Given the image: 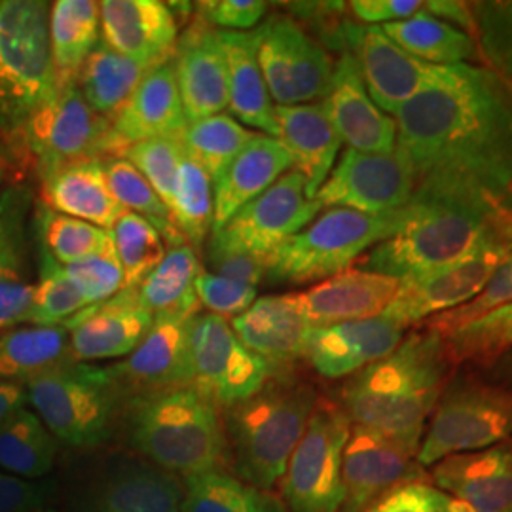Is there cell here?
Wrapping results in <instances>:
<instances>
[{
  "label": "cell",
  "instance_id": "cell-1",
  "mask_svg": "<svg viewBox=\"0 0 512 512\" xmlns=\"http://www.w3.org/2000/svg\"><path fill=\"white\" fill-rule=\"evenodd\" d=\"M395 152L418 200L459 203L512 224V88L471 63L433 65L393 116Z\"/></svg>",
  "mask_w": 512,
  "mask_h": 512
},
{
  "label": "cell",
  "instance_id": "cell-2",
  "mask_svg": "<svg viewBox=\"0 0 512 512\" xmlns=\"http://www.w3.org/2000/svg\"><path fill=\"white\" fill-rule=\"evenodd\" d=\"M450 366L439 332L414 330L387 357L349 378L340 408L351 425L378 431L418 456L427 421L450 380Z\"/></svg>",
  "mask_w": 512,
  "mask_h": 512
},
{
  "label": "cell",
  "instance_id": "cell-3",
  "mask_svg": "<svg viewBox=\"0 0 512 512\" xmlns=\"http://www.w3.org/2000/svg\"><path fill=\"white\" fill-rule=\"evenodd\" d=\"M490 239H512V224L459 203L412 198L397 234L361 260V270L410 281L444 268Z\"/></svg>",
  "mask_w": 512,
  "mask_h": 512
},
{
  "label": "cell",
  "instance_id": "cell-4",
  "mask_svg": "<svg viewBox=\"0 0 512 512\" xmlns=\"http://www.w3.org/2000/svg\"><path fill=\"white\" fill-rule=\"evenodd\" d=\"M128 439L139 456L184 478L219 471L230 456L215 404L192 387L139 397L129 412Z\"/></svg>",
  "mask_w": 512,
  "mask_h": 512
},
{
  "label": "cell",
  "instance_id": "cell-5",
  "mask_svg": "<svg viewBox=\"0 0 512 512\" xmlns=\"http://www.w3.org/2000/svg\"><path fill=\"white\" fill-rule=\"evenodd\" d=\"M317 403L313 385L283 376L270 378L253 397L232 406L226 439L243 482L264 492L274 488Z\"/></svg>",
  "mask_w": 512,
  "mask_h": 512
},
{
  "label": "cell",
  "instance_id": "cell-6",
  "mask_svg": "<svg viewBox=\"0 0 512 512\" xmlns=\"http://www.w3.org/2000/svg\"><path fill=\"white\" fill-rule=\"evenodd\" d=\"M50 2L0 0V139L21 143L29 122L57 92Z\"/></svg>",
  "mask_w": 512,
  "mask_h": 512
},
{
  "label": "cell",
  "instance_id": "cell-7",
  "mask_svg": "<svg viewBox=\"0 0 512 512\" xmlns=\"http://www.w3.org/2000/svg\"><path fill=\"white\" fill-rule=\"evenodd\" d=\"M408 205L385 215H366L353 209L332 207L319 219L287 239L266 260V279L275 285H308L325 281L399 232Z\"/></svg>",
  "mask_w": 512,
  "mask_h": 512
},
{
  "label": "cell",
  "instance_id": "cell-8",
  "mask_svg": "<svg viewBox=\"0 0 512 512\" xmlns=\"http://www.w3.org/2000/svg\"><path fill=\"white\" fill-rule=\"evenodd\" d=\"M512 437V391L475 374L448 380L427 421L418 463L435 465L456 454H469Z\"/></svg>",
  "mask_w": 512,
  "mask_h": 512
},
{
  "label": "cell",
  "instance_id": "cell-9",
  "mask_svg": "<svg viewBox=\"0 0 512 512\" xmlns=\"http://www.w3.org/2000/svg\"><path fill=\"white\" fill-rule=\"evenodd\" d=\"M116 385L109 368L67 363L27 382V399L55 440L92 448L110 437Z\"/></svg>",
  "mask_w": 512,
  "mask_h": 512
},
{
  "label": "cell",
  "instance_id": "cell-10",
  "mask_svg": "<svg viewBox=\"0 0 512 512\" xmlns=\"http://www.w3.org/2000/svg\"><path fill=\"white\" fill-rule=\"evenodd\" d=\"M23 148L40 181L65 167L118 154L109 120L93 112L76 82L57 88L54 97L33 116Z\"/></svg>",
  "mask_w": 512,
  "mask_h": 512
},
{
  "label": "cell",
  "instance_id": "cell-11",
  "mask_svg": "<svg viewBox=\"0 0 512 512\" xmlns=\"http://www.w3.org/2000/svg\"><path fill=\"white\" fill-rule=\"evenodd\" d=\"M349 433L351 421L340 404L319 401L283 476L289 512L342 511V461Z\"/></svg>",
  "mask_w": 512,
  "mask_h": 512
},
{
  "label": "cell",
  "instance_id": "cell-12",
  "mask_svg": "<svg viewBox=\"0 0 512 512\" xmlns=\"http://www.w3.org/2000/svg\"><path fill=\"white\" fill-rule=\"evenodd\" d=\"M190 384L211 404L236 406L258 393L275 365L245 348L219 315L198 313L188 325Z\"/></svg>",
  "mask_w": 512,
  "mask_h": 512
},
{
  "label": "cell",
  "instance_id": "cell-13",
  "mask_svg": "<svg viewBox=\"0 0 512 512\" xmlns=\"http://www.w3.org/2000/svg\"><path fill=\"white\" fill-rule=\"evenodd\" d=\"M251 37L272 101L279 107L325 101L334 63L296 19L275 14L260 23Z\"/></svg>",
  "mask_w": 512,
  "mask_h": 512
},
{
  "label": "cell",
  "instance_id": "cell-14",
  "mask_svg": "<svg viewBox=\"0 0 512 512\" xmlns=\"http://www.w3.org/2000/svg\"><path fill=\"white\" fill-rule=\"evenodd\" d=\"M512 256V239H490L456 262L431 274L401 281V289L382 313L408 329L439 313L471 302L495 270Z\"/></svg>",
  "mask_w": 512,
  "mask_h": 512
},
{
  "label": "cell",
  "instance_id": "cell-15",
  "mask_svg": "<svg viewBox=\"0 0 512 512\" xmlns=\"http://www.w3.org/2000/svg\"><path fill=\"white\" fill-rule=\"evenodd\" d=\"M323 207L306 196L304 177L291 169L253 202L243 205L211 243L268 260L287 239L304 230Z\"/></svg>",
  "mask_w": 512,
  "mask_h": 512
},
{
  "label": "cell",
  "instance_id": "cell-16",
  "mask_svg": "<svg viewBox=\"0 0 512 512\" xmlns=\"http://www.w3.org/2000/svg\"><path fill=\"white\" fill-rule=\"evenodd\" d=\"M414 188V179L397 152L368 154L348 148L313 200L329 209L385 215L404 209Z\"/></svg>",
  "mask_w": 512,
  "mask_h": 512
},
{
  "label": "cell",
  "instance_id": "cell-17",
  "mask_svg": "<svg viewBox=\"0 0 512 512\" xmlns=\"http://www.w3.org/2000/svg\"><path fill=\"white\" fill-rule=\"evenodd\" d=\"M177 476L137 456H114L78 495V512H183Z\"/></svg>",
  "mask_w": 512,
  "mask_h": 512
},
{
  "label": "cell",
  "instance_id": "cell-18",
  "mask_svg": "<svg viewBox=\"0 0 512 512\" xmlns=\"http://www.w3.org/2000/svg\"><path fill=\"white\" fill-rule=\"evenodd\" d=\"M344 505L340 512H366L393 490L425 482L414 454L382 433L351 425L342 461Z\"/></svg>",
  "mask_w": 512,
  "mask_h": 512
},
{
  "label": "cell",
  "instance_id": "cell-19",
  "mask_svg": "<svg viewBox=\"0 0 512 512\" xmlns=\"http://www.w3.org/2000/svg\"><path fill=\"white\" fill-rule=\"evenodd\" d=\"M348 50L359 65L374 105L393 116L425 86L433 67L401 50L385 35L382 25L353 21L348 29Z\"/></svg>",
  "mask_w": 512,
  "mask_h": 512
},
{
  "label": "cell",
  "instance_id": "cell-20",
  "mask_svg": "<svg viewBox=\"0 0 512 512\" xmlns=\"http://www.w3.org/2000/svg\"><path fill=\"white\" fill-rule=\"evenodd\" d=\"M154 323L135 289L120 291L107 302L80 311L63 323L71 338L73 363L129 357L141 346Z\"/></svg>",
  "mask_w": 512,
  "mask_h": 512
},
{
  "label": "cell",
  "instance_id": "cell-21",
  "mask_svg": "<svg viewBox=\"0 0 512 512\" xmlns=\"http://www.w3.org/2000/svg\"><path fill=\"white\" fill-rule=\"evenodd\" d=\"M173 65L188 124L228 109V67L215 27L196 19L177 40Z\"/></svg>",
  "mask_w": 512,
  "mask_h": 512
},
{
  "label": "cell",
  "instance_id": "cell-22",
  "mask_svg": "<svg viewBox=\"0 0 512 512\" xmlns=\"http://www.w3.org/2000/svg\"><path fill=\"white\" fill-rule=\"evenodd\" d=\"M340 139L353 150L391 154L397 145L395 118L374 105L355 57L346 52L334 63L330 90L323 101Z\"/></svg>",
  "mask_w": 512,
  "mask_h": 512
},
{
  "label": "cell",
  "instance_id": "cell-23",
  "mask_svg": "<svg viewBox=\"0 0 512 512\" xmlns=\"http://www.w3.org/2000/svg\"><path fill=\"white\" fill-rule=\"evenodd\" d=\"M401 289V281L387 275L348 268L308 291L294 294L311 329L382 315Z\"/></svg>",
  "mask_w": 512,
  "mask_h": 512
},
{
  "label": "cell",
  "instance_id": "cell-24",
  "mask_svg": "<svg viewBox=\"0 0 512 512\" xmlns=\"http://www.w3.org/2000/svg\"><path fill=\"white\" fill-rule=\"evenodd\" d=\"M404 329L385 315L311 330L306 359L327 380L353 376L403 342Z\"/></svg>",
  "mask_w": 512,
  "mask_h": 512
},
{
  "label": "cell",
  "instance_id": "cell-25",
  "mask_svg": "<svg viewBox=\"0 0 512 512\" xmlns=\"http://www.w3.org/2000/svg\"><path fill=\"white\" fill-rule=\"evenodd\" d=\"M101 6V40L120 55L147 69L173 57L179 25L171 8L158 0H105Z\"/></svg>",
  "mask_w": 512,
  "mask_h": 512
},
{
  "label": "cell",
  "instance_id": "cell-26",
  "mask_svg": "<svg viewBox=\"0 0 512 512\" xmlns=\"http://www.w3.org/2000/svg\"><path fill=\"white\" fill-rule=\"evenodd\" d=\"M435 488L475 512H512V437L435 463Z\"/></svg>",
  "mask_w": 512,
  "mask_h": 512
},
{
  "label": "cell",
  "instance_id": "cell-27",
  "mask_svg": "<svg viewBox=\"0 0 512 512\" xmlns=\"http://www.w3.org/2000/svg\"><path fill=\"white\" fill-rule=\"evenodd\" d=\"M120 156L129 145L154 137H177L188 122L175 78L173 57L150 67L128 105L110 124Z\"/></svg>",
  "mask_w": 512,
  "mask_h": 512
},
{
  "label": "cell",
  "instance_id": "cell-28",
  "mask_svg": "<svg viewBox=\"0 0 512 512\" xmlns=\"http://www.w3.org/2000/svg\"><path fill=\"white\" fill-rule=\"evenodd\" d=\"M194 319V317H192ZM183 315H158L141 346L126 361L109 368L120 384L164 389L190 387V321Z\"/></svg>",
  "mask_w": 512,
  "mask_h": 512
},
{
  "label": "cell",
  "instance_id": "cell-29",
  "mask_svg": "<svg viewBox=\"0 0 512 512\" xmlns=\"http://www.w3.org/2000/svg\"><path fill=\"white\" fill-rule=\"evenodd\" d=\"M277 139L287 148L306 181V196L313 200L338 158L342 139L330 122L323 101L293 107H274Z\"/></svg>",
  "mask_w": 512,
  "mask_h": 512
},
{
  "label": "cell",
  "instance_id": "cell-30",
  "mask_svg": "<svg viewBox=\"0 0 512 512\" xmlns=\"http://www.w3.org/2000/svg\"><path fill=\"white\" fill-rule=\"evenodd\" d=\"M241 344L272 365L306 357L311 327L294 294L256 298L255 304L232 319Z\"/></svg>",
  "mask_w": 512,
  "mask_h": 512
},
{
  "label": "cell",
  "instance_id": "cell-31",
  "mask_svg": "<svg viewBox=\"0 0 512 512\" xmlns=\"http://www.w3.org/2000/svg\"><path fill=\"white\" fill-rule=\"evenodd\" d=\"M293 169V160L279 139L256 133L251 143L228 165L215 190L213 234L232 219L243 205L253 202Z\"/></svg>",
  "mask_w": 512,
  "mask_h": 512
},
{
  "label": "cell",
  "instance_id": "cell-32",
  "mask_svg": "<svg viewBox=\"0 0 512 512\" xmlns=\"http://www.w3.org/2000/svg\"><path fill=\"white\" fill-rule=\"evenodd\" d=\"M42 205L55 213L110 230L126 211L110 192L103 160L65 167L40 181Z\"/></svg>",
  "mask_w": 512,
  "mask_h": 512
},
{
  "label": "cell",
  "instance_id": "cell-33",
  "mask_svg": "<svg viewBox=\"0 0 512 512\" xmlns=\"http://www.w3.org/2000/svg\"><path fill=\"white\" fill-rule=\"evenodd\" d=\"M228 67V109L239 124L260 129L277 139L274 103L256 61L251 33L219 31Z\"/></svg>",
  "mask_w": 512,
  "mask_h": 512
},
{
  "label": "cell",
  "instance_id": "cell-34",
  "mask_svg": "<svg viewBox=\"0 0 512 512\" xmlns=\"http://www.w3.org/2000/svg\"><path fill=\"white\" fill-rule=\"evenodd\" d=\"M73 363L63 325H19L0 330V380L27 384L40 374Z\"/></svg>",
  "mask_w": 512,
  "mask_h": 512
},
{
  "label": "cell",
  "instance_id": "cell-35",
  "mask_svg": "<svg viewBox=\"0 0 512 512\" xmlns=\"http://www.w3.org/2000/svg\"><path fill=\"white\" fill-rule=\"evenodd\" d=\"M101 6L95 0H55L50 4V50L57 86L76 82L84 61L101 42Z\"/></svg>",
  "mask_w": 512,
  "mask_h": 512
},
{
  "label": "cell",
  "instance_id": "cell-36",
  "mask_svg": "<svg viewBox=\"0 0 512 512\" xmlns=\"http://www.w3.org/2000/svg\"><path fill=\"white\" fill-rule=\"evenodd\" d=\"M147 71L145 65L114 52L101 40L84 61L76 86L93 112L112 124Z\"/></svg>",
  "mask_w": 512,
  "mask_h": 512
},
{
  "label": "cell",
  "instance_id": "cell-37",
  "mask_svg": "<svg viewBox=\"0 0 512 512\" xmlns=\"http://www.w3.org/2000/svg\"><path fill=\"white\" fill-rule=\"evenodd\" d=\"M200 272L198 251L192 245L173 247L135 293L141 306L154 317L183 315L192 319L202 310L194 293V281Z\"/></svg>",
  "mask_w": 512,
  "mask_h": 512
},
{
  "label": "cell",
  "instance_id": "cell-38",
  "mask_svg": "<svg viewBox=\"0 0 512 512\" xmlns=\"http://www.w3.org/2000/svg\"><path fill=\"white\" fill-rule=\"evenodd\" d=\"M382 29L401 50L427 65H459L480 57L473 38L433 18L425 8L412 18L382 25Z\"/></svg>",
  "mask_w": 512,
  "mask_h": 512
},
{
  "label": "cell",
  "instance_id": "cell-39",
  "mask_svg": "<svg viewBox=\"0 0 512 512\" xmlns=\"http://www.w3.org/2000/svg\"><path fill=\"white\" fill-rule=\"evenodd\" d=\"M57 440L29 408L0 425V471L19 478H40L54 467Z\"/></svg>",
  "mask_w": 512,
  "mask_h": 512
},
{
  "label": "cell",
  "instance_id": "cell-40",
  "mask_svg": "<svg viewBox=\"0 0 512 512\" xmlns=\"http://www.w3.org/2000/svg\"><path fill=\"white\" fill-rule=\"evenodd\" d=\"M183 512H289L275 495L241 478L211 471L188 476L184 482Z\"/></svg>",
  "mask_w": 512,
  "mask_h": 512
},
{
  "label": "cell",
  "instance_id": "cell-41",
  "mask_svg": "<svg viewBox=\"0 0 512 512\" xmlns=\"http://www.w3.org/2000/svg\"><path fill=\"white\" fill-rule=\"evenodd\" d=\"M440 336L452 366L488 370L512 349V302Z\"/></svg>",
  "mask_w": 512,
  "mask_h": 512
},
{
  "label": "cell",
  "instance_id": "cell-42",
  "mask_svg": "<svg viewBox=\"0 0 512 512\" xmlns=\"http://www.w3.org/2000/svg\"><path fill=\"white\" fill-rule=\"evenodd\" d=\"M256 133L245 129L230 114H215L188 124L181 135L188 156L209 175L213 186L251 143Z\"/></svg>",
  "mask_w": 512,
  "mask_h": 512
},
{
  "label": "cell",
  "instance_id": "cell-43",
  "mask_svg": "<svg viewBox=\"0 0 512 512\" xmlns=\"http://www.w3.org/2000/svg\"><path fill=\"white\" fill-rule=\"evenodd\" d=\"M103 165L110 192L116 198V202L126 211L137 213L143 219H147L160 232V236L167 241L171 249L186 245V239L177 228L171 211L135 165L120 156L103 158Z\"/></svg>",
  "mask_w": 512,
  "mask_h": 512
},
{
  "label": "cell",
  "instance_id": "cell-44",
  "mask_svg": "<svg viewBox=\"0 0 512 512\" xmlns=\"http://www.w3.org/2000/svg\"><path fill=\"white\" fill-rule=\"evenodd\" d=\"M171 215L186 243L198 251L207 232L213 230L215 190L209 175L188 156L186 150L179 167Z\"/></svg>",
  "mask_w": 512,
  "mask_h": 512
},
{
  "label": "cell",
  "instance_id": "cell-45",
  "mask_svg": "<svg viewBox=\"0 0 512 512\" xmlns=\"http://www.w3.org/2000/svg\"><path fill=\"white\" fill-rule=\"evenodd\" d=\"M37 226L40 245L61 266H69L82 258L109 251L114 247L110 230L99 228L86 220L55 213L42 203L38 207Z\"/></svg>",
  "mask_w": 512,
  "mask_h": 512
},
{
  "label": "cell",
  "instance_id": "cell-46",
  "mask_svg": "<svg viewBox=\"0 0 512 512\" xmlns=\"http://www.w3.org/2000/svg\"><path fill=\"white\" fill-rule=\"evenodd\" d=\"M114 251L124 270V291L137 289L164 260V238L137 213L124 211L110 228Z\"/></svg>",
  "mask_w": 512,
  "mask_h": 512
},
{
  "label": "cell",
  "instance_id": "cell-47",
  "mask_svg": "<svg viewBox=\"0 0 512 512\" xmlns=\"http://www.w3.org/2000/svg\"><path fill=\"white\" fill-rule=\"evenodd\" d=\"M90 308L63 272V266L40 245L35 302L27 325H63Z\"/></svg>",
  "mask_w": 512,
  "mask_h": 512
},
{
  "label": "cell",
  "instance_id": "cell-48",
  "mask_svg": "<svg viewBox=\"0 0 512 512\" xmlns=\"http://www.w3.org/2000/svg\"><path fill=\"white\" fill-rule=\"evenodd\" d=\"M478 52L497 74L512 88V0L471 2Z\"/></svg>",
  "mask_w": 512,
  "mask_h": 512
},
{
  "label": "cell",
  "instance_id": "cell-49",
  "mask_svg": "<svg viewBox=\"0 0 512 512\" xmlns=\"http://www.w3.org/2000/svg\"><path fill=\"white\" fill-rule=\"evenodd\" d=\"M181 135L154 137L141 143H133L120 154V158H126L139 169V173L147 179L169 211L173 209L175 186L184 156Z\"/></svg>",
  "mask_w": 512,
  "mask_h": 512
},
{
  "label": "cell",
  "instance_id": "cell-50",
  "mask_svg": "<svg viewBox=\"0 0 512 512\" xmlns=\"http://www.w3.org/2000/svg\"><path fill=\"white\" fill-rule=\"evenodd\" d=\"M63 272L88 306L107 302L124 291V270L114 247L63 266Z\"/></svg>",
  "mask_w": 512,
  "mask_h": 512
},
{
  "label": "cell",
  "instance_id": "cell-51",
  "mask_svg": "<svg viewBox=\"0 0 512 512\" xmlns=\"http://www.w3.org/2000/svg\"><path fill=\"white\" fill-rule=\"evenodd\" d=\"M31 205L33 196L25 186L8 184L0 192V270L25 264Z\"/></svg>",
  "mask_w": 512,
  "mask_h": 512
},
{
  "label": "cell",
  "instance_id": "cell-52",
  "mask_svg": "<svg viewBox=\"0 0 512 512\" xmlns=\"http://www.w3.org/2000/svg\"><path fill=\"white\" fill-rule=\"evenodd\" d=\"M512 302V256L503 262L495 274L490 277V281L486 283V287L476 294L475 298L463 306H459L456 310L444 311L439 313L425 323V329L435 330L439 334H444L448 330L458 329L465 323H471L478 317L497 310L505 304Z\"/></svg>",
  "mask_w": 512,
  "mask_h": 512
},
{
  "label": "cell",
  "instance_id": "cell-53",
  "mask_svg": "<svg viewBox=\"0 0 512 512\" xmlns=\"http://www.w3.org/2000/svg\"><path fill=\"white\" fill-rule=\"evenodd\" d=\"M194 293L200 306L219 317H238L256 300V287L224 279L211 272H200L194 281Z\"/></svg>",
  "mask_w": 512,
  "mask_h": 512
},
{
  "label": "cell",
  "instance_id": "cell-54",
  "mask_svg": "<svg viewBox=\"0 0 512 512\" xmlns=\"http://www.w3.org/2000/svg\"><path fill=\"white\" fill-rule=\"evenodd\" d=\"M35 302V283L25 275V264L0 270V330L27 325Z\"/></svg>",
  "mask_w": 512,
  "mask_h": 512
},
{
  "label": "cell",
  "instance_id": "cell-55",
  "mask_svg": "<svg viewBox=\"0 0 512 512\" xmlns=\"http://www.w3.org/2000/svg\"><path fill=\"white\" fill-rule=\"evenodd\" d=\"M198 6L200 19L207 25L236 33L256 29L268 12V4L262 0H207Z\"/></svg>",
  "mask_w": 512,
  "mask_h": 512
},
{
  "label": "cell",
  "instance_id": "cell-56",
  "mask_svg": "<svg viewBox=\"0 0 512 512\" xmlns=\"http://www.w3.org/2000/svg\"><path fill=\"white\" fill-rule=\"evenodd\" d=\"M366 512H450V497L427 482H412L385 495Z\"/></svg>",
  "mask_w": 512,
  "mask_h": 512
},
{
  "label": "cell",
  "instance_id": "cell-57",
  "mask_svg": "<svg viewBox=\"0 0 512 512\" xmlns=\"http://www.w3.org/2000/svg\"><path fill=\"white\" fill-rule=\"evenodd\" d=\"M207 260L211 274L220 275L224 279H232L251 287H258L266 279V260L258 256L209 245Z\"/></svg>",
  "mask_w": 512,
  "mask_h": 512
},
{
  "label": "cell",
  "instance_id": "cell-58",
  "mask_svg": "<svg viewBox=\"0 0 512 512\" xmlns=\"http://www.w3.org/2000/svg\"><path fill=\"white\" fill-rule=\"evenodd\" d=\"M348 6L361 25H387L412 18L423 10L421 0H353Z\"/></svg>",
  "mask_w": 512,
  "mask_h": 512
},
{
  "label": "cell",
  "instance_id": "cell-59",
  "mask_svg": "<svg viewBox=\"0 0 512 512\" xmlns=\"http://www.w3.org/2000/svg\"><path fill=\"white\" fill-rule=\"evenodd\" d=\"M46 488L0 471V512H35L46 501Z\"/></svg>",
  "mask_w": 512,
  "mask_h": 512
},
{
  "label": "cell",
  "instance_id": "cell-60",
  "mask_svg": "<svg viewBox=\"0 0 512 512\" xmlns=\"http://www.w3.org/2000/svg\"><path fill=\"white\" fill-rule=\"evenodd\" d=\"M425 12H429L433 18L440 19L448 25L454 23L458 25L459 31L467 33L473 38L475 33V19H473V10L471 2H458V0H429L423 2Z\"/></svg>",
  "mask_w": 512,
  "mask_h": 512
},
{
  "label": "cell",
  "instance_id": "cell-61",
  "mask_svg": "<svg viewBox=\"0 0 512 512\" xmlns=\"http://www.w3.org/2000/svg\"><path fill=\"white\" fill-rule=\"evenodd\" d=\"M27 387L18 382H4L0 380V425L16 412L27 408Z\"/></svg>",
  "mask_w": 512,
  "mask_h": 512
},
{
  "label": "cell",
  "instance_id": "cell-62",
  "mask_svg": "<svg viewBox=\"0 0 512 512\" xmlns=\"http://www.w3.org/2000/svg\"><path fill=\"white\" fill-rule=\"evenodd\" d=\"M488 378L495 384L505 385L512 391V349L503 355L492 368H488Z\"/></svg>",
  "mask_w": 512,
  "mask_h": 512
},
{
  "label": "cell",
  "instance_id": "cell-63",
  "mask_svg": "<svg viewBox=\"0 0 512 512\" xmlns=\"http://www.w3.org/2000/svg\"><path fill=\"white\" fill-rule=\"evenodd\" d=\"M6 186H8V169H6V164H4L2 158H0V192H2Z\"/></svg>",
  "mask_w": 512,
  "mask_h": 512
},
{
  "label": "cell",
  "instance_id": "cell-64",
  "mask_svg": "<svg viewBox=\"0 0 512 512\" xmlns=\"http://www.w3.org/2000/svg\"><path fill=\"white\" fill-rule=\"evenodd\" d=\"M35 512H57V511H35Z\"/></svg>",
  "mask_w": 512,
  "mask_h": 512
}]
</instances>
